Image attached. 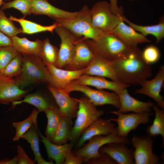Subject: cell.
Returning a JSON list of instances; mask_svg holds the SVG:
<instances>
[{
	"instance_id": "cell-35",
	"label": "cell",
	"mask_w": 164,
	"mask_h": 164,
	"mask_svg": "<svg viewBox=\"0 0 164 164\" xmlns=\"http://www.w3.org/2000/svg\"><path fill=\"white\" fill-rule=\"evenodd\" d=\"M0 32L11 38L22 33V29L16 27L12 21L7 17L3 10L1 9Z\"/></svg>"
},
{
	"instance_id": "cell-40",
	"label": "cell",
	"mask_w": 164,
	"mask_h": 164,
	"mask_svg": "<svg viewBox=\"0 0 164 164\" xmlns=\"http://www.w3.org/2000/svg\"><path fill=\"white\" fill-rule=\"evenodd\" d=\"M17 164H34L36 162L29 157L23 148L20 145L17 146Z\"/></svg>"
},
{
	"instance_id": "cell-20",
	"label": "cell",
	"mask_w": 164,
	"mask_h": 164,
	"mask_svg": "<svg viewBox=\"0 0 164 164\" xmlns=\"http://www.w3.org/2000/svg\"><path fill=\"white\" fill-rule=\"evenodd\" d=\"M115 125L109 119L100 118L85 129L77 142V149L82 147L86 142L92 137L98 135H107L114 130Z\"/></svg>"
},
{
	"instance_id": "cell-45",
	"label": "cell",
	"mask_w": 164,
	"mask_h": 164,
	"mask_svg": "<svg viewBox=\"0 0 164 164\" xmlns=\"http://www.w3.org/2000/svg\"><path fill=\"white\" fill-rule=\"evenodd\" d=\"M0 164H17V155L12 159L9 158H4L0 160Z\"/></svg>"
},
{
	"instance_id": "cell-34",
	"label": "cell",
	"mask_w": 164,
	"mask_h": 164,
	"mask_svg": "<svg viewBox=\"0 0 164 164\" xmlns=\"http://www.w3.org/2000/svg\"><path fill=\"white\" fill-rule=\"evenodd\" d=\"M39 112L37 109H34L29 116L25 119L12 123L13 126L15 129V133L12 138L13 141H19L33 124L37 123V117Z\"/></svg>"
},
{
	"instance_id": "cell-16",
	"label": "cell",
	"mask_w": 164,
	"mask_h": 164,
	"mask_svg": "<svg viewBox=\"0 0 164 164\" xmlns=\"http://www.w3.org/2000/svg\"><path fill=\"white\" fill-rule=\"evenodd\" d=\"M99 152L108 155L117 164H135L133 150L130 149L127 145L124 143L112 142L108 143L101 147Z\"/></svg>"
},
{
	"instance_id": "cell-36",
	"label": "cell",
	"mask_w": 164,
	"mask_h": 164,
	"mask_svg": "<svg viewBox=\"0 0 164 164\" xmlns=\"http://www.w3.org/2000/svg\"><path fill=\"white\" fill-rule=\"evenodd\" d=\"M23 57L22 55L18 54L0 73V74L12 78L19 76L22 71Z\"/></svg>"
},
{
	"instance_id": "cell-17",
	"label": "cell",
	"mask_w": 164,
	"mask_h": 164,
	"mask_svg": "<svg viewBox=\"0 0 164 164\" xmlns=\"http://www.w3.org/2000/svg\"><path fill=\"white\" fill-rule=\"evenodd\" d=\"M73 82L84 85L94 87L99 89H108L120 94L130 85L120 81H110L105 77L86 74H83Z\"/></svg>"
},
{
	"instance_id": "cell-31",
	"label": "cell",
	"mask_w": 164,
	"mask_h": 164,
	"mask_svg": "<svg viewBox=\"0 0 164 164\" xmlns=\"http://www.w3.org/2000/svg\"><path fill=\"white\" fill-rule=\"evenodd\" d=\"M152 108L155 113V117L152 125H148L146 128V132L148 135L151 137H155L158 135L161 136L164 145V111L157 105H154Z\"/></svg>"
},
{
	"instance_id": "cell-47",
	"label": "cell",
	"mask_w": 164,
	"mask_h": 164,
	"mask_svg": "<svg viewBox=\"0 0 164 164\" xmlns=\"http://www.w3.org/2000/svg\"><path fill=\"white\" fill-rule=\"evenodd\" d=\"M4 0V1H8L9 2V1H12V0Z\"/></svg>"
},
{
	"instance_id": "cell-2",
	"label": "cell",
	"mask_w": 164,
	"mask_h": 164,
	"mask_svg": "<svg viewBox=\"0 0 164 164\" xmlns=\"http://www.w3.org/2000/svg\"><path fill=\"white\" fill-rule=\"evenodd\" d=\"M14 78L22 89L34 83L52 84V77L46 66L39 56L33 55L23 56L22 72Z\"/></svg>"
},
{
	"instance_id": "cell-38",
	"label": "cell",
	"mask_w": 164,
	"mask_h": 164,
	"mask_svg": "<svg viewBox=\"0 0 164 164\" xmlns=\"http://www.w3.org/2000/svg\"><path fill=\"white\" fill-rule=\"evenodd\" d=\"M19 53L13 46L0 47V73Z\"/></svg>"
},
{
	"instance_id": "cell-23",
	"label": "cell",
	"mask_w": 164,
	"mask_h": 164,
	"mask_svg": "<svg viewBox=\"0 0 164 164\" xmlns=\"http://www.w3.org/2000/svg\"><path fill=\"white\" fill-rule=\"evenodd\" d=\"M118 95L120 105L117 111L120 113L151 111L150 108L154 104L151 102H143L133 97L128 93L127 88L124 89Z\"/></svg>"
},
{
	"instance_id": "cell-33",
	"label": "cell",
	"mask_w": 164,
	"mask_h": 164,
	"mask_svg": "<svg viewBox=\"0 0 164 164\" xmlns=\"http://www.w3.org/2000/svg\"><path fill=\"white\" fill-rule=\"evenodd\" d=\"M44 112L47 120L45 132V136L51 141L59 125L63 115L58 106L47 109Z\"/></svg>"
},
{
	"instance_id": "cell-15",
	"label": "cell",
	"mask_w": 164,
	"mask_h": 164,
	"mask_svg": "<svg viewBox=\"0 0 164 164\" xmlns=\"http://www.w3.org/2000/svg\"><path fill=\"white\" fill-rule=\"evenodd\" d=\"M28 92L21 88L14 78L7 77L0 74V104H9L19 101Z\"/></svg>"
},
{
	"instance_id": "cell-7",
	"label": "cell",
	"mask_w": 164,
	"mask_h": 164,
	"mask_svg": "<svg viewBox=\"0 0 164 164\" xmlns=\"http://www.w3.org/2000/svg\"><path fill=\"white\" fill-rule=\"evenodd\" d=\"M90 15L93 25L105 32H108L123 21L121 15L112 12L109 3L105 1L95 4L91 9Z\"/></svg>"
},
{
	"instance_id": "cell-39",
	"label": "cell",
	"mask_w": 164,
	"mask_h": 164,
	"mask_svg": "<svg viewBox=\"0 0 164 164\" xmlns=\"http://www.w3.org/2000/svg\"><path fill=\"white\" fill-rule=\"evenodd\" d=\"M160 52L155 46L150 45L142 51V57L145 62L150 65L157 62L160 58Z\"/></svg>"
},
{
	"instance_id": "cell-41",
	"label": "cell",
	"mask_w": 164,
	"mask_h": 164,
	"mask_svg": "<svg viewBox=\"0 0 164 164\" xmlns=\"http://www.w3.org/2000/svg\"><path fill=\"white\" fill-rule=\"evenodd\" d=\"M86 163L89 164H117L110 156L105 153H101L99 156L90 159Z\"/></svg>"
},
{
	"instance_id": "cell-5",
	"label": "cell",
	"mask_w": 164,
	"mask_h": 164,
	"mask_svg": "<svg viewBox=\"0 0 164 164\" xmlns=\"http://www.w3.org/2000/svg\"><path fill=\"white\" fill-rule=\"evenodd\" d=\"M77 100L78 110L69 140L73 145L77 142L84 131L104 113V111L98 109L86 96Z\"/></svg>"
},
{
	"instance_id": "cell-48",
	"label": "cell",
	"mask_w": 164,
	"mask_h": 164,
	"mask_svg": "<svg viewBox=\"0 0 164 164\" xmlns=\"http://www.w3.org/2000/svg\"><path fill=\"white\" fill-rule=\"evenodd\" d=\"M129 0L132 1H135V0Z\"/></svg>"
},
{
	"instance_id": "cell-26",
	"label": "cell",
	"mask_w": 164,
	"mask_h": 164,
	"mask_svg": "<svg viewBox=\"0 0 164 164\" xmlns=\"http://www.w3.org/2000/svg\"><path fill=\"white\" fill-rule=\"evenodd\" d=\"M11 38L13 46L19 54L23 56L33 55L38 56L43 41L37 39L32 41L26 37H19L17 36Z\"/></svg>"
},
{
	"instance_id": "cell-4",
	"label": "cell",
	"mask_w": 164,
	"mask_h": 164,
	"mask_svg": "<svg viewBox=\"0 0 164 164\" xmlns=\"http://www.w3.org/2000/svg\"><path fill=\"white\" fill-rule=\"evenodd\" d=\"M85 39L95 54L110 61L117 60L130 48L117 37L108 32L95 39Z\"/></svg>"
},
{
	"instance_id": "cell-32",
	"label": "cell",
	"mask_w": 164,
	"mask_h": 164,
	"mask_svg": "<svg viewBox=\"0 0 164 164\" xmlns=\"http://www.w3.org/2000/svg\"><path fill=\"white\" fill-rule=\"evenodd\" d=\"M59 49L52 44L48 38L43 41L38 56L44 64L56 67L58 57Z\"/></svg>"
},
{
	"instance_id": "cell-46",
	"label": "cell",
	"mask_w": 164,
	"mask_h": 164,
	"mask_svg": "<svg viewBox=\"0 0 164 164\" xmlns=\"http://www.w3.org/2000/svg\"><path fill=\"white\" fill-rule=\"evenodd\" d=\"M5 2L3 0H0V7H1Z\"/></svg>"
},
{
	"instance_id": "cell-9",
	"label": "cell",
	"mask_w": 164,
	"mask_h": 164,
	"mask_svg": "<svg viewBox=\"0 0 164 164\" xmlns=\"http://www.w3.org/2000/svg\"><path fill=\"white\" fill-rule=\"evenodd\" d=\"M133 148L135 164H161L159 160L162 159L153 152V140L149 135H133L130 141Z\"/></svg>"
},
{
	"instance_id": "cell-30",
	"label": "cell",
	"mask_w": 164,
	"mask_h": 164,
	"mask_svg": "<svg viewBox=\"0 0 164 164\" xmlns=\"http://www.w3.org/2000/svg\"><path fill=\"white\" fill-rule=\"evenodd\" d=\"M73 125L72 118L62 116L59 125L51 142L57 145L67 143L69 140Z\"/></svg>"
},
{
	"instance_id": "cell-42",
	"label": "cell",
	"mask_w": 164,
	"mask_h": 164,
	"mask_svg": "<svg viewBox=\"0 0 164 164\" xmlns=\"http://www.w3.org/2000/svg\"><path fill=\"white\" fill-rule=\"evenodd\" d=\"M84 162L83 159L81 157L74 155L71 150L67 154L64 164H81Z\"/></svg>"
},
{
	"instance_id": "cell-27",
	"label": "cell",
	"mask_w": 164,
	"mask_h": 164,
	"mask_svg": "<svg viewBox=\"0 0 164 164\" xmlns=\"http://www.w3.org/2000/svg\"><path fill=\"white\" fill-rule=\"evenodd\" d=\"M39 129L37 123L33 124L29 130L23 135L22 138L27 141L35 156L34 159L38 164H54L52 160L50 161L45 160L41 155L39 145Z\"/></svg>"
},
{
	"instance_id": "cell-6",
	"label": "cell",
	"mask_w": 164,
	"mask_h": 164,
	"mask_svg": "<svg viewBox=\"0 0 164 164\" xmlns=\"http://www.w3.org/2000/svg\"><path fill=\"white\" fill-rule=\"evenodd\" d=\"M87 141V143L72 152L74 155L82 157L85 163H87L91 159L100 156L101 153L99 152L100 149L108 143L118 142L127 145L131 143L130 141L127 137H120L118 136L117 127H115L113 131L109 135L95 136Z\"/></svg>"
},
{
	"instance_id": "cell-12",
	"label": "cell",
	"mask_w": 164,
	"mask_h": 164,
	"mask_svg": "<svg viewBox=\"0 0 164 164\" xmlns=\"http://www.w3.org/2000/svg\"><path fill=\"white\" fill-rule=\"evenodd\" d=\"M164 83V65H162L155 76L151 80H146L140 85L142 87L135 93L147 96L154 100L161 109H164L163 97L161 94Z\"/></svg>"
},
{
	"instance_id": "cell-43",
	"label": "cell",
	"mask_w": 164,
	"mask_h": 164,
	"mask_svg": "<svg viewBox=\"0 0 164 164\" xmlns=\"http://www.w3.org/2000/svg\"><path fill=\"white\" fill-rule=\"evenodd\" d=\"M11 46H13L12 38L0 32V47Z\"/></svg>"
},
{
	"instance_id": "cell-19",
	"label": "cell",
	"mask_w": 164,
	"mask_h": 164,
	"mask_svg": "<svg viewBox=\"0 0 164 164\" xmlns=\"http://www.w3.org/2000/svg\"><path fill=\"white\" fill-rule=\"evenodd\" d=\"M108 33L114 35L130 47L137 46L140 43L151 42L146 37L126 24L123 21Z\"/></svg>"
},
{
	"instance_id": "cell-13",
	"label": "cell",
	"mask_w": 164,
	"mask_h": 164,
	"mask_svg": "<svg viewBox=\"0 0 164 164\" xmlns=\"http://www.w3.org/2000/svg\"><path fill=\"white\" fill-rule=\"evenodd\" d=\"M63 116L71 118L76 117L78 108L77 99L72 97L70 93L64 89L48 86Z\"/></svg>"
},
{
	"instance_id": "cell-28",
	"label": "cell",
	"mask_w": 164,
	"mask_h": 164,
	"mask_svg": "<svg viewBox=\"0 0 164 164\" xmlns=\"http://www.w3.org/2000/svg\"><path fill=\"white\" fill-rule=\"evenodd\" d=\"M123 21L127 23L136 31L146 37L148 35L154 36L156 39V43H158L164 37V20L161 19L157 24L144 26L140 25L133 23L123 15H121Z\"/></svg>"
},
{
	"instance_id": "cell-37",
	"label": "cell",
	"mask_w": 164,
	"mask_h": 164,
	"mask_svg": "<svg viewBox=\"0 0 164 164\" xmlns=\"http://www.w3.org/2000/svg\"><path fill=\"white\" fill-rule=\"evenodd\" d=\"M31 3L32 0H13L5 2L0 9L4 10L13 8L19 10L26 17L31 14Z\"/></svg>"
},
{
	"instance_id": "cell-10",
	"label": "cell",
	"mask_w": 164,
	"mask_h": 164,
	"mask_svg": "<svg viewBox=\"0 0 164 164\" xmlns=\"http://www.w3.org/2000/svg\"><path fill=\"white\" fill-rule=\"evenodd\" d=\"M109 112L117 116V118L110 119L111 121L117 123L118 135L122 137H127L131 131H135L140 125L148 124L149 122L150 116L153 114L150 111L134 112L128 114L117 111H112Z\"/></svg>"
},
{
	"instance_id": "cell-11",
	"label": "cell",
	"mask_w": 164,
	"mask_h": 164,
	"mask_svg": "<svg viewBox=\"0 0 164 164\" xmlns=\"http://www.w3.org/2000/svg\"><path fill=\"white\" fill-rule=\"evenodd\" d=\"M54 30L60 37L61 41L56 67L63 69L72 60L76 43L80 37L76 36L65 28L60 26L56 27Z\"/></svg>"
},
{
	"instance_id": "cell-24",
	"label": "cell",
	"mask_w": 164,
	"mask_h": 164,
	"mask_svg": "<svg viewBox=\"0 0 164 164\" xmlns=\"http://www.w3.org/2000/svg\"><path fill=\"white\" fill-rule=\"evenodd\" d=\"M41 141L44 144L48 158L54 160L56 164H64L65 157L68 152L72 150L73 145L70 143L57 145L51 142L39 130Z\"/></svg>"
},
{
	"instance_id": "cell-22",
	"label": "cell",
	"mask_w": 164,
	"mask_h": 164,
	"mask_svg": "<svg viewBox=\"0 0 164 164\" xmlns=\"http://www.w3.org/2000/svg\"><path fill=\"white\" fill-rule=\"evenodd\" d=\"M52 77L51 87L65 89L73 81L84 74L85 69L70 70L59 68L52 65L46 66Z\"/></svg>"
},
{
	"instance_id": "cell-8",
	"label": "cell",
	"mask_w": 164,
	"mask_h": 164,
	"mask_svg": "<svg viewBox=\"0 0 164 164\" xmlns=\"http://www.w3.org/2000/svg\"><path fill=\"white\" fill-rule=\"evenodd\" d=\"M64 90L70 93L74 91L83 93L96 106L110 104L118 108L120 106L118 94L113 91L109 92L103 89H94L88 86L73 81Z\"/></svg>"
},
{
	"instance_id": "cell-3",
	"label": "cell",
	"mask_w": 164,
	"mask_h": 164,
	"mask_svg": "<svg viewBox=\"0 0 164 164\" xmlns=\"http://www.w3.org/2000/svg\"><path fill=\"white\" fill-rule=\"evenodd\" d=\"M56 22L58 26L65 28L78 37L95 39L106 33L93 25L90 9L87 5H84L74 16L57 20Z\"/></svg>"
},
{
	"instance_id": "cell-49",
	"label": "cell",
	"mask_w": 164,
	"mask_h": 164,
	"mask_svg": "<svg viewBox=\"0 0 164 164\" xmlns=\"http://www.w3.org/2000/svg\"></svg>"
},
{
	"instance_id": "cell-29",
	"label": "cell",
	"mask_w": 164,
	"mask_h": 164,
	"mask_svg": "<svg viewBox=\"0 0 164 164\" xmlns=\"http://www.w3.org/2000/svg\"><path fill=\"white\" fill-rule=\"evenodd\" d=\"M9 19L12 21L19 23L22 30V33L28 34H33L44 32L53 33L56 28L58 25L55 22L52 25L45 26L24 19L18 18L10 15Z\"/></svg>"
},
{
	"instance_id": "cell-21",
	"label": "cell",
	"mask_w": 164,
	"mask_h": 164,
	"mask_svg": "<svg viewBox=\"0 0 164 164\" xmlns=\"http://www.w3.org/2000/svg\"><path fill=\"white\" fill-rule=\"evenodd\" d=\"M112 62L94 54L91 63L85 69L84 74L107 77L113 81H119Z\"/></svg>"
},
{
	"instance_id": "cell-1",
	"label": "cell",
	"mask_w": 164,
	"mask_h": 164,
	"mask_svg": "<svg viewBox=\"0 0 164 164\" xmlns=\"http://www.w3.org/2000/svg\"><path fill=\"white\" fill-rule=\"evenodd\" d=\"M119 81L129 84H140L152 76L150 65L146 63L138 47L129 48L112 62Z\"/></svg>"
},
{
	"instance_id": "cell-14",
	"label": "cell",
	"mask_w": 164,
	"mask_h": 164,
	"mask_svg": "<svg viewBox=\"0 0 164 164\" xmlns=\"http://www.w3.org/2000/svg\"><path fill=\"white\" fill-rule=\"evenodd\" d=\"M94 53L85 38H79L76 43L74 55L72 61L65 66V69L78 70L86 69L92 61Z\"/></svg>"
},
{
	"instance_id": "cell-44",
	"label": "cell",
	"mask_w": 164,
	"mask_h": 164,
	"mask_svg": "<svg viewBox=\"0 0 164 164\" xmlns=\"http://www.w3.org/2000/svg\"><path fill=\"white\" fill-rule=\"evenodd\" d=\"M111 11L114 14L121 15H122V8L119 7L117 4V0H110L109 3Z\"/></svg>"
},
{
	"instance_id": "cell-25",
	"label": "cell",
	"mask_w": 164,
	"mask_h": 164,
	"mask_svg": "<svg viewBox=\"0 0 164 164\" xmlns=\"http://www.w3.org/2000/svg\"><path fill=\"white\" fill-rule=\"evenodd\" d=\"M26 103L35 106L40 112L58 106L53 101L46 96L39 92L26 95L23 99L12 102L11 109L18 104Z\"/></svg>"
},
{
	"instance_id": "cell-18",
	"label": "cell",
	"mask_w": 164,
	"mask_h": 164,
	"mask_svg": "<svg viewBox=\"0 0 164 164\" xmlns=\"http://www.w3.org/2000/svg\"><path fill=\"white\" fill-rule=\"evenodd\" d=\"M31 13L35 15H45L56 21L73 17L77 12H71L56 8L48 0H32Z\"/></svg>"
}]
</instances>
